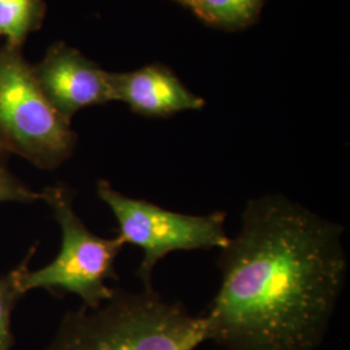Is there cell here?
<instances>
[{
    "mask_svg": "<svg viewBox=\"0 0 350 350\" xmlns=\"http://www.w3.org/2000/svg\"><path fill=\"white\" fill-rule=\"evenodd\" d=\"M344 226L282 193L250 199L202 314L224 350H317L347 284Z\"/></svg>",
    "mask_w": 350,
    "mask_h": 350,
    "instance_id": "cell-1",
    "label": "cell"
},
{
    "mask_svg": "<svg viewBox=\"0 0 350 350\" xmlns=\"http://www.w3.org/2000/svg\"><path fill=\"white\" fill-rule=\"evenodd\" d=\"M208 341L202 315L167 301L153 287L116 289L98 308L65 314L44 350H196Z\"/></svg>",
    "mask_w": 350,
    "mask_h": 350,
    "instance_id": "cell-2",
    "label": "cell"
},
{
    "mask_svg": "<svg viewBox=\"0 0 350 350\" xmlns=\"http://www.w3.org/2000/svg\"><path fill=\"white\" fill-rule=\"evenodd\" d=\"M70 121L38 86L21 49H0V153H14L39 169L52 170L75 152Z\"/></svg>",
    "mask_w": 350,
    "mask_h": 350,
    "instance_id": "cell-3",
    "label": "cell"
},
{
    "mask_svg": "<svg viewBox=\"0 0 350 350\" xmlns=\"http://www.w3.org/2000/svg\"><path fill=\"white\" fill-rule=\"evenodd\" d=\"M40 195L62 228V250L50 265L37 271H26L21 279L24 293L34 288L73 293L83 306L98 308L116 291L107 280L118 279L114 262L125 244L118 237L100 238L88 230L75 213V193L68 186L47 187Z\"/></svg>",
    "mask_w": 350,
    "mask_h": 350,
    "instance_id": "cell-4",
    "label": "cell"
},
{
    "mask_svg": "<svg viewBox=\"0 0 350 350\" xmlns=\"http://www.w3.org/2000/svg\"><path fill=\"white\" fill-rule=\"evenodd\" d=\"M98 196L112 211L118 222V238L143 250L137 275L144 288L152 287L156 265L173 252L222 250L230 238L226 234V213L192 215L173 212L142 199L126 196L109 182L100 180Z\"/></svg>",
    "mask_w": 350,
    "mask_h": 350,
    "instance_id": "cell-5",
    "label": "cell"
},
{
    "mask_svg": "<svg viewBox=\"0 0 350 350\" xmlns=\"http://www.w3.org/2000/svg\"><path fill=\"white\" fill-rule=\"evenodd\" d=\"M31 69L44 96L70 122L81 109L113 101L108 72L62 42Z\"/></svg>",
    "mask_w": 350,
    "mask_h": 350,
    "instance_id": "cell-6",
    "label": "cell"
},
{
    "mask_svg": "<svg viewBox=\"0 0 350 350\" xmlns=\"http://www.w3.org/2000/svg\"><path fill=\"white\" fill-rule=\"evenodd\" d=\"M108 82L113 101H122L133 112L144 117H172L205 107L201 96L188 90L170 69L160 64L126 73L108 72Z\"/></svg>",
    "mask_w": 350,
    "mask_h": 350,
    "instance_id": "cell-7",
    "label": "cell"
},
{
    "mask_svg": "<svg viewBox=\"0 0 350 350\" xmlns=\"http://www.w3.org/2000/svg\"><path fill=\"white\" fill-rule=\"evenodd\" d=\"M44 0H0V37L21 49L27 37L43 24Z\"/></svg>",
    "mask_w": 350,
    "mask_h": 350,
    "instance_id": "cell-8",
    "label": "cell"
},
{
    "mask_svg": "<svg viewBox=\"0 0 350 350\" xmlns=\"http://www.w3.org/2000/svg\"><path fill=\"white\" fill-rule=\"evenodd\" d=\"M182 4L209 25L240 29L257 18L263 0H183Z\"/></svg>",
    "mask_w": 350,
    "mask_h": 350,
    "instance_id": "cell-9",
    "label": "cell"
},
{
    "mask_svg": "<svg viewBox=\"0 0 350 350\" xmlns=\"http://www.w3.org/2000/svg\"><path fill=\"white\" fill-rule=\"evenodd\" d=\"M33 253L34 250L29 253V257L24 260L23 265L10 274L0 278V350L12 349L14 341L11 329V315L16 302L24 295L21 279L29 270L27 263Z\"/></svg>",
    "mask_w": 350,
    "mask_h": 350,
    "instance_id": "cell-10",
    "label": "cell"
},
{
    "mask_svg": "<svg viewBox=\"0 0 350 350\" xmlns=\"http://www.w3.org/2000/svg\"><path fill=\"white\" fill-rule=\"evenodd\" d=\"M42 200L40 192H34L18 180L14 175L7 169L3 160V153H0V202L1 201H31Z\"/></svg>",
    "mask_w": 350,
    "mask_h": 350,
    "instance_id": "cell-11",
    "label": "cell"
},
{
    "mask_svg": "<svg viewBox=\"0 0 350 350\" xmlns=\"http://www.w3.org/2000/svg\"><path fill=\"white\" fill-rule=\"evenodd\" d=\"M176 1H179V3H182V1H183V0H176Z\"/></svg>",
    "mask_w": 350,
    "mask_h": 350,
    "instance_id": "cell-12",
    "label": "cell"
}]
</instances>
